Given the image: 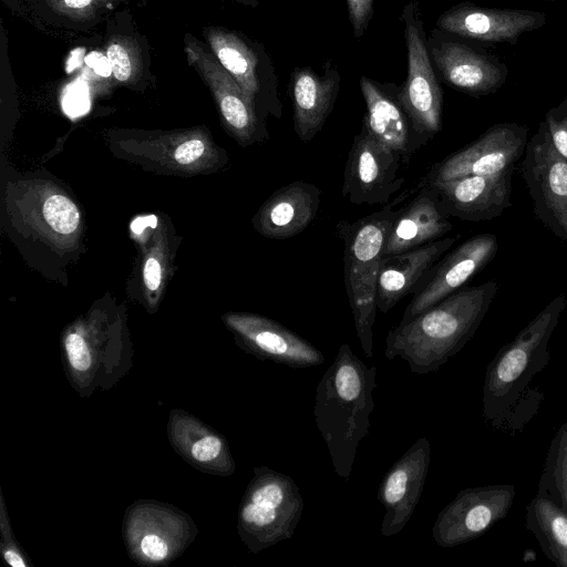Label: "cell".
Listing matches in <instances>:
<instances>
[{"instance_id":"6da1fadb","label":"cell","mask_w":567,"mask_h":567,"mask_svg":"<svg viewBox=\"0 0 567 567\" xmlns=\"http://www.w3.org/2000/svg\"><path fill=\"white\" fill-rule=\"evenodd\" d=\"M567 307L555 297L488 363L483 384V417L494 431L516 435L538 413L544 393L534 379L549 363L548 343Z\"/></svg>"},{"instance_id":"7a4b0ae2","label":"cell","mask_w":567,"mask_h":567,"mask_svg":"<svg viewBox=\"0 0 567 567\" xmlns=\"http://www.w3.org/2000/svg\"><path fill=\"white\" fill-rule=\"evenodd\" d=\"M498 287L495 280L462 287L411 320L400 322L385 337V358L405 360L416 374L437 371L475 334Z\"/></svg>"},{"instance_id":"3957f363","label":"cell","mask_w":567,"mask_h":567,"mask_svg":"<svg viewBox=\"0 0 567 567\" xmlns=\"http://www.w3.org/2000/svg\"><path fill=\"white\" fill-rule=\"evenodd\" d=\"M377 372L375 367H367L343 343L316 389L315 421L334 472L346 481L351 475L359 443L369 434Z\"/></svg>"},{"instance_id":"277c9868","label":"cell","mask_w":567,"mask_h":567,"mask_svg":"<svg viewBox=\"0 0 567 567\" xmlns=\"http://www.w3.org/2000/svg\"><path fill=\"white\" fill-rule=\"evenodd\" d=\"M393 204L355 221L340 220L337 235L344 244V282L358 340L367 358L373 355L377 284L390 228Z\"/></svg>"},{"instance_id":"5b68a950","label":"cell","mask_w":567,"mask_h":567,"mask_svg":"<svg viewBox=\"0 0 567 567\" xmlns=\"http://www.w3.org/2000/svg\"><path fill=\"white\" fill-rule=\"evenodd\" d=\"M303 506L299 487L289 475L267 466L256 467L239 508L243 540L258 553L290 539Z\"/></svg>"},{"instance_id":"8992f818","label":"cell","mask_w":567,"mask_h":567,"mask_svg":"<svg viewBox=\"0 0 567 567\" xmlns=\"http://www.w3.org/2000/svg\"><path fill=\"white\" fill-rule=\"evenodd\" d=\"M401 21L408 51V75L396 93L414 132L426 145L442 130L443 92L430 55L420 0H410L403 7Z\"/></svg>"},{"instance_id":"52a82bcc","label":"cell","mask_w":567,"mask_h":567,"mask_svg":"<svg viewBox=\"0 0 567 567\" xmlns=\"http://www.w3.org/2000/svg\"><path fill=\"white\" fill-rule=\"evenodd\" d=\"M212 53L236 80L258 116L280 118L279 81L270 56L258 42L223 27L204 30Z\"/></svg>"},{"instance_id":"ba28073f","label":"cell","mask_w":567,"mask_h":567,"mask_svg":"<svg viewBox=\"0 0 567 567\" xmlns=\"http://www.w3.org/2000/svg\"><path fill=\"white\" fill-rule=\"evenodd\" d=\"M520 166L536 218L567 246V161L543 121L528 140Z\"/></svg>"},{"instance_id":"9c48e42d","label":"cell","mask_w":567,"mask_h":567,"mask_svg":"<svg viewBox=\"0 0 567 567\" xmlns=\"http://www.w3.org/2000/svg\"><path fill=\"white\" fill-rule=\"evenodd\" d=\"M527 127L497 123L465 147L433 164L422 182L449 181L468 175H499L512 172L525 153Z\"/></svg>"},{"instance_id":"30bf717a","label":"cell","mask_w":567,"mask_h":567,"mask_svg":"<svg viewBox=\"0 0 567 567\" xmlns=\"http://www.w3.org/2000/svg\"><path fill=\"white\" fill-rule=\"evenodd\" d=\"M515 496V486L509 484L462 489L439 513L432 527L434 542L451 548L482 536L506 517Z\"/></svg>"},{"instance_id":"8fae6325","label":"cell","mask_w":567,"mask_h":567,"mask_svg":"<svg viewBox=\"0 0 567 567\" xmlns=\"http://www.w3.org/2000/svg\"><path fill=\"white\" fill-rule=\"evenodd\" d=\"M401 156L361 126L346 162L342 196L354 205H383L401 189L405 179L398 175Z\"/></svg>"},{"instance_id":"7c38bea8","label":"cell","mask_w":567,"mask_h":567,"mask_svg":"<svg viewBox=\"0 0 567 567\" xmlns=\"http://www.w3.org/2000/svg\"><path fill=\"white\" fill-rule=\"evenodd\" d=\"M184 50L188 64L209 87L223 121L243 146L269 138V133L236 80L223 68L203 43L187 33Z\"/></svg>"},{"instance_id":"4fadbf2b","label":"cell","mask_w":567,"mask_h":567,"mask_svg":"<svg viewBox=\"0 0 567 567\" xmlns=\"http://www.w3.org/2000/svg\"><path fill=\"white\" fill-rule=\"evenodd\" d=\"M433 65L443 82L471 96L496 92L507 79V66L499 59L447 37L440 29L427 39Z\"/></svg>"},{"instance_id":"5bb4252c","label":"cell","mask_w":567,"mask_h":567,"mask_svg":"<svg viewBox=\"0 0 567 567\" xmlns=\"http://www.w3.org/2000/svg\"><path fill=\"white\" fill-rule=\"evenodd\" d=\"M495 235L473 236L458 245L430 270L413 292L400 322H406L463 287L496 256Z\"/></svg>"},{"instance_id":"9a60e30c","label":"cell","mask_w":567,"mask_h":567,"mask_svg":"<svg viewBox=\"0 0 567 567\" xmlns=\"http://www.w3.org/2000/svg\"><path fill=\"white\" fill-rule=\"evenodd\" d=\"M431 463V443L420 437L383 476L377 498L384 507L381 535L399 534L421 498Z\"/></svg>"},{"instance_id":"2e32d148","label":"cell","mask_w":567,"mask_h":567,"mask_svg":"<svg viewBox=\"0 0 567 567\" xmlns=\"http://www.w3.org/2000/svg\"><path fill=\"white\" fill-rule=\"evenodd\" d=\"M545 22L544 12L485 8L464 1L445 10L436 20V28L460 38L516 44L524 32L539 29Z\"/></svg>"},{"instance_id":"e0dca14e","label":"cell","mask_w":567,"mask_h":567,"mask_svg":"<svg viewBox=\"0 0 567 567\" xmlns=\"http://www.w3.org/2000/svg\"><path fill=\"white\" fill-rule=\"evenodd\" d=\"M225 321L243 347L261 360L295 369L320 365L326 361L323 353L308 340L265 316L233 312L225 316Z\"/></svg>"},{"instance_id":"ac0fdd59","label":"cell","mask_w":567,"mask_h":567,"mask_svg":"<svg viewBox=\"0 0 567 567\" xmlns=\"http://www.w3.org/2000/svg\"><path fill=\"white\" fill-rule=\"evenodd\" d=\"M512 173L422 183L436 192L440 206L449 218L482 221L499 217L511 207Z\"/></svg>"},{"instance_id":"d6986e66","label":"cell","mask_w":567,"mask_h":567,"mask_svg":"<svg viewBox=\"0 0 567 567\" xmlns=\"http://www.w3.org/2000/svg\"><path fill=\"white\" fill-rule=\"evenodd\" d=\"M14 199L19 223L55 245H70L78 237L81 214L75 203L49 183L27 184Z\"/></svg>"},{"instance_id":"ffe728a7","label":"cell","mask_w":567,"mask_h":567,"mask_svg":"<svg viewBox=\"0 0 567 567\" xmlns=\"http://www.w3.org/2000/svg\"><path fill=\"white\" fill-rule=\"evenodd\" d=\"M360 89L367 111L362 126L409 165L413 155L423 146L413 130L410 117L398 97V86L381 83L367 76L360 78Z\"/></svg>"},{"instance_id":"44dd1931","label":"cell","mask_w":567,"mask_h":567,"mask_svg":"<svg viewBox=\"0 0 567 567\" xmlns=\"http://www.w3.org/2000/svg\"><path fill=\"white\" fill-rule=\"evenodd\" d=\"M341 76L331 61H327L321 74L310 66L295 68L288 92L292 102L293 128L302 143H309L322 130L331 114Z\"/></svg>"},{"instance_id":"7402d4cb","label":"cell","mask_w":567,"mask_h":567,"mask_svg":"<svg viewBox=\"0 0 567 567\" xmlns=\"http://www.w3.org/2000/svg\"><path fill=\"white\" fill-rule=\"evenodd\" d=\"M321 189L293 181L275 190L252 217L254 228L269 239H288L302 233L316 218Z\"/></svg>"},{"instance_id":"603a6c76","label":"cell","mask_w":567,"mask_h":567,"mask_svg":"<svg viewBox=\"0 0 567 567\" xmlns=\"http://www.w3.org/2000/svg\"><path fill=\"white\" fill-rule=\"evenodd\" d=\"M456 239L444 237L414 249L383 256L377 284L378 310L386 313L405 296L413 293Z\"/></svg>"},{"instance_id":"cb8c5ba5","label":"cell","mask_w":567,"mask_h":567,"mask_svg":"<svg viewBox=\"0 0 567 567\" xmlns=\"http://www.w3.org/2000/svg\"><path fill=\"white\" fill-rule=\"evenodd\" d=\"M453 228L436 192L421 183L417 194L401 209L389 231L384 256L400 254L442 238Z\"/></svg>"},{"instance_id":"d4e9b609","label":"cell","mask_w":567,"mask_h":567,"mask_svg":"<svg viewBox=\"0 0 567 567\" xmlns=\"http://www.w3.org/2000/svg\"><path fill=\"white\" fill-rule=\"evenodd\" d=\"M130 147L135 153L142 152L143 155L156 161L169 151L162 162L178 171H195L203 168L207 162L214 165L224 158L218 154L212 141L198 132L145 140L134 143V146Z\"/></svg>"},{"instance_id":"484cf974","label":"cell","mask_w":567,"mask_h":567,"mask_svg":"<svg viewBox=\"0 0 567 567\" xmlns=\"http://www.w3.org/2000/svg\"><path fill=\"white\" fill-rule=\"evenodd\" d=\"M525 525L546 557L559 567H567V513L536 494L526 506Z\"/></svg>"},{"instance_id":"4316f807","label":"cell","mask_w":567,"mask_h":567,"mask_svg":"<svg viewBox=\"0 0 567 567\" xmlns=\"http://www.w3.org/2000/svg\"><path fill=\"white\" fill-rule=\"evenodd\" d=\"M537 494L567 513V421L560 425L550 441Z\"/></svg>"},{"instance_id":"83f0119b","label":"cell","mask_w":567,"mask_h":567,"mask_svg":"<svg viewBox=\"0 0 567 567\" xmlns=\"http://www.w3.org/2000/svg\"><path fill=\"white\" fill-rule=\"evenodd\" d=\"M106 59L116 81L130 84L142 72V59L137 44L125 35H113L106 44Z\"/></svg>"},{"instance_id":"f1b7e54d","label":"cell","mask_w":567,"mask_h":567,"mask_svg":"<svg viewBox=\"0 0 567 567\" xmlns=\"http://www.w3.org/2000/svg\"><path fill=\"white\" fill-rule=\"evenodd\" d=\"M544 122L555 150L567 161V96L547 111Z\"/></svg>"},{"instance_id":"f546056e","label":"cell","mask_w":567,"mask_h":567,"mask_svg":"<svg viewBox=\"0 0 567 567\" xmlns=\"http://www.w3.org/2000/svg\"><path fill=\"white\" fill-rule=\"evenodd\" d=\"M165 254L158 241L146 255L143 264V284L148 296L157 293L164 281Z\"/></svg>"},{"instance_id":"4dcf8cb0","label":"cell","mask_w":567,"mask_h":567,"mask_svg":"<svg viewBox=\"0 0 567 567\" xmlns=\"http://www.w3.org/2000/svg\"><path fill=\"white\" fill-rule=\"evenodd\" d=\"M47 3L55 13L70 19L95 17L97 9L107 4L104 0H48Z\"/></svg>"},{"instance_id":"1f68e13d","label":"cell","mask_w":567,"mask_h":567,"mask_svg":"<svg viewBox=\"0 0 567 567\" xmlns=\"http://www.w3.org/2000/svg\"><path fill=\"white\" fill-rule=\"evenodd\" d=\"M348 17L353 34L361 39L365 33L374 11L375 0H346Z\"/></svg>"},{"instance_id":"d6a6232c","label":"cell","mask_w":567,"mask_h":567,"mask_svg":"<svg viewBox=\"0 0 567 567\" xmlns=\"http://www.w3.org/2000/svg\"><path fill=\"white\" fill-rule=\"evenodd\" d=\"M64 344L72 368L81 372L89 370L91 354L83 337L78 332H71L66 336Z\"/></svg>"},{"instance_id":"836d02e7","label":"cell","mask_w":567,"mask_h":567,"mask_svg":"<svg viewBox=\"0 0 567 567\" xmlns=\"http://www.w3.org/2000/svg\"><path fill=\"white\" fill-rule=\"evenodd\" d=\"M223 441L216 435H207L196 441L192 446V456L199 462H209L223 452Z\"/></svg>"},{"instance_id":"e575fe53","label":"cell","mask_w":567,"mask_h":567,"mask_svg":"<svg viewBox=\"0 0 567 567\" xmlns=\"http://www.w3.org/2000/svg\"><path fill=\"white\" fill-rule=\"evenodd\" d=\"M142 553L153 560L164 559L168 555V546L158 535L148 534L141 540Z\"/></svg>"},{"instance_id":"d590c367","label":"cell","mask_w":567,"mask_h":567,"mask_svg":"<svg viewBox=\"0 0 567 567\" xmlns=\"http://www.w3.org/2000/svg\"><path fill=\"white\" fill-rule=\"evenodd\" d=\"M4 559L9 565L13 567H25V563L23 561L22 557L14 550H6Z\"/></svg>"},{"instance_id":"8d00e7d4","label":"cell","mask_w":567,"mask_h":567,"mask_svg":"<svg viewBox=\"0 0 567 567\" xmlns=\"http://www.w3.org/2000/svg\"><path fill=\"white\" fill-rule=\"evenodd\" d=\"M230 1H235V2H238V3H241V4H245V6H249V7H257L259 1L258 0H230Z\"/></svg>"},{"instance_id":"74e56055","label":"cell","mask_w":567,"mask_h":567,"mask_svg":"<svg viewBox=\"0 0 567 567\" xmlns=\"http://www.w3.org/2000/svg\"><path fill=\"white\" fill-rule=\"evenodd\" d=\"M106 3L109 2H115L116 0H104Z\"/></svg>"}]
</instances>
